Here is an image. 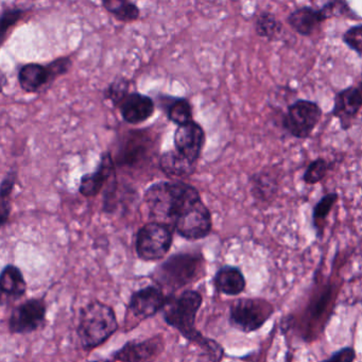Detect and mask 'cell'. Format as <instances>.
<instances>
[{
    "mask_svg": "<svg viewBox=\"0 0 362 362\" xmlns=\"http://www.w3.org/2000/svg\"><path fill=\"white\" fill-rule=\"evenodd\" d=\"M18 82L25 92L35 93L52 82V80L47 66L37 63H29L21 67Z\"/></svg>",
    "mask_w": 362,
    "mask_h": 362,
    "instance_id": "obj_21",
    "label": "cell"
},
{
    "mask_svg": "<svg viewBox=\"0 0 362 362\" xmlns=\"http://www.w3.org/2000/svg\"><path fill=\"white\" fill-rule=\"evenodd\" d=\"M356 358L355 349L353 347H344L336 351L332 357L322 362H354Z\"/></svg>",
    "mask_w": 362,
    "mask_h": 362,
    "instance_id": "obj_33",
    "label": "cell"
},
{
    "mask_svg": "<svg viewBox=\"0 0 362 362\" xmlns=\"http://www.w3.org/2000/svg\"><path fill=\"white\" fill-rule=\"evenodd\" d=\"M175 151L188 162L196 165L205 144V132L198 122H192L179 126L173 137Z\"/></svg>",
    "mask_w": 362,
    "mask_h": 362,
    "instance_id": "obj_12",
    "label": "cell"
},
{
    "mask_svg": "<svg viewBox=\"0 0 362 362\" xmlns=\"http://www.w3.org/2000/svg\"><path fill=\"white\" fill-rule=\"evenodd\" d=\"M160 167L163 173L169 177L181 179L194 173L196 165L188 162L185 158L180 156L177 151H167L162 154Z\"/></svg>",
    "mask_w": 362,
    "mask_h": 362,
    "instance_id": "obj_22",
    "label": "cell"
},
{
    "mask_svg": "<svg viewBox=\"0 0 362 362\" xmlns=\"http://www.w3.org/2000/svg\"><path fill=\"white\" fill-rule=\"evenodd\" d=\"M129 82L127 81L124 78H119V79L116 80L115 82L111 84L107 88V98L118 107L119 103L126 98L127 95L129 94Z\"/></svg>",
    "mask_w": 362,
    "mask_h": 362,
    "instance_id": "obj_30",
    "label": "cell"
},
{
    "mask_svg": "<svg viewBox=\"0 0 362 362\" xmlns=\"http://www.w3.org/2000/svg\"><path fill=\"white\" fill-rule=\"evenodd\" d=\"M151 145H148L147 137L133 132L122 145L118 156L117 164L120 166H134L148 156Z\"/></svg>",
    "mask_w": 362,
    "mask_h": 362,
    "instance_id": "obj_20",
    "label": "cell"
},
{
    "mask_svg": "<svg viewBox=\"0 0 362 362\" xmlns=\"http://www.w3.org/2000/svg\"><path fill=\"white\" fill-rule=\"evenodd\" d=\"M330 168L332 163L329 160L324 158H315L307 166L303 175V182L307 185H315L325 179Z\"/></svg>",
    "mask_w": 362,
    "mask_h": 362,
    "instance_id": "obj_27",
    "label": "cell"
},
{
    "mask_svg": "<svg viewBox=\"0 0 362 362\" xmlns=\"http://www.w3.org/2000/svg\"><path fill=\"white\" fill-rule=\"evenodd\" d=\"M171 228L180 237L189 241L201 240L211 234L213 230L211 214L201 197L190 201L182 209Z\"/></svg>",
    "mask_w": 362,
    "mask_h": 362,
    "instance_id": "obj_6",
    "label": "cell"
},
{
    "mask_svg": "<svg viewBox=\"0 0 362 362\" xmlns=\"http://www.w3.org/2000/svg\"><path fill=\"white\" fill-rule=\"evenodd\" d=\"M342 41L349 49L362 56V25H356L347 29L343 33Z\"/></svg>",
    "mask_w": 362,
    "mask_h": 362,
    "instance_id": "obj_28",
    "label": "cell"
},
{
    "mask_svg": "<svg viewBox=\"0 0 362 362\" xmlns=\"http://www.w3.org/2000/svg\"><path fill=\"white\" fill-rule=\"evenodd\" d=\"M167 99L168 101H165L167 103L165 112L170 122L177 124V127L192 122V105L187 99L173 98V97H167Z\"/></svg>",
    "mask_w": 362,
    "mask_h": 362,
    "instance_id": "obj_23",
    "label": "cell"
},
{
    "mask_svg": "<svg viewBox=\"0 0 362 362\" xmlns=\"http://www.w3.org/2000/svg\"><path fill=\"white\" fill-rule=\"evenodd\" d=\"M322 115L323 111L317 103L298 99L287 107L281 119V126L294 139H309L319 124Z\"/></svg>",
    "mask_w": 362,
    "mask_h": 362,
    "instance_id": "obj_8",
    "label": "cell"
},
{
    "mask_svg": "<svg viewBox=\"0 0 362 362\" xmlns=\"http://www.w3.org/2000/svg\"><path fill=\"white\" fill-rule=\"evenodd\" d=\"M338 200L339 194L337 192H329V194L322 197L313 207V226L315 232H317V236H322V234H323L326 218L329 216L332 207L338 202Z\"/></svg>",
    "mask_w": 362,
    "mask_h": 362,
    "instance_id": "obj_24",
    "label": "cell"
},
{
    "mask_svg": "<svg viewBox=\"0 0 362 362\" xmlns=\"http://www.w3.org/2000/svg\"><path fill=\"white\" fill-rule=\"evenodd\" d=\"M202 305L203 296L198 290L185 289L179 294H170L162 311L163 320L185 340L198 346L209 361L221 362L226 356L223 346L197 328V317Z\"/></svg>",
    "mask_w": 362,
    "mask_h": 362,
    "instance_id": "obj_1",
    "label": "cell"
},
{
    "mask_svg": "<svg viewBox=\"0 0 362 362\" xmlns=\"http://www.w3.org/2000/svg\"><path fill=\"white\" fill-rule=\"evenodd\" d=\"M119 329L113 307L99 300L81 307L76 328L78 342L84 351H92L107 343Z\"/></svg>",
    "mask_w": 362,
    "mask_h": 362,
    "instance_id": "obj_3",
    "label": "cell"
},
{
    "mask_svg": "<svg viewBox=\"0 0 362 362\" xmlns=\"http://www.w3.org/2000/svg\"><path fill=\"white\" fill-rule=\"evenodd\" d=\"M103 6L120 22H133L136 21L141 14L139 8L134 3L126 0H105Z\"/></svg>",
    "mask_w": 362,
    "mask_h": 362,
    "instance_id": "obj_25",
    "label": "cell"
},
{
    "mask_svg": "<svg viewBox=\"0 0 362 362\" xmlns=\"http://www.w3.org/2000/svg\"><path fill=\"white\" fill-rule=\"evenodd\" d=\"M198 190L179 180L162 181L148 187L145 202L153 221L171 226L177 214L190 201L199 198Z\"/></svg>",
    "mask_w": 362,
    "mask_h": 362,
    "instance_id": "obj_4",
    "label": "cell"
},
{
    "mask_svg": "<svg viewBox=\"0 0 362 362\" xmlns=\"http://www.w3.org/2000/svg\"><path fill=\"white\" fill-rule=\"evenodd\" d=\"M274 313L272 305L262 298H243L233 300L228 322L233 327L249 334L262 328Z\"/></svg>",
    "mask_w": 362,
    "mask_h": 362,
    "instance_id": "obj_7",
    "label": "cell"
},
{
    "mask_svg": "<svg viewBox=\"0 0 362 362\" xmlns=\"http://www.w3.org/2000/svg\"><path fill=\"white\" fill-rule=\"evenodd\" d=\"M206 267L199 251L177 252L156 267L149 279L167 294H177L205 277ZM188 289V288H187Z\"/></svg>",
    "mask_w": 362,
    "mask_h": 362,
    "instance_id": "obj_2",
    "label": "cell"
},
{
    "mask_svg": "<svg viewBox=\"0 0 362 362\" xmlns=\"http://www.w3.org/2000/svg\"><path fill=\"white\" fill-rule=\"evenodd\" d=\"M26 13V10L21 9V8H8L1 14V21H0V35H1V41H4V37L7 33L10 27L14 26L23 16Z\"/></svg>",
    "mask_w": 362,
    "mask_h": 362,
    "instance_id": "obj_29",
    "label": "cell"
},
{
    "mask_svg": "<svg viewBox=\"0 0 362 362\" xmlns=\"http://www.w3.org/2000/svg\"><path fill=\"white\" fill-rule=\"evenodd\" d=\"M46 66H47L50 76H52V80L54 81L56 78L65 75L69 71L71 67V60L69 58H59Z\"/></svg>",
    "mask_w": 362,
    "mask_h": 362,
    "instance_id": "obj_32",
    "label": "cell"
},
{
    "mask_svg": "<svg viewBox=\"0 0 362 362\" xmlns=\"http://www.w3.org/2000/svg\"><path fill=\"white\" fill-rule=\"evenodd\" d=\"M173 243V230L168 224L151 221L141 226L135 238V252L143 262L165 259Z\"/></svg>",
    "mask_w": 362,
    "mask_h": 362,
    "instance_id": "obj_5",
    "label": "cell"
},
{
    "mask_svg": "<svg viewBox=\"0 0 362 362\" xmlns=\"http://www.w3.org/2000/svg\"><path fill=\"white\" fill-rule=\"evenodd\" d=\"M255 31L258 37L273 41L283 31V24L271 12H262L256 18Z\"/></svg>",
    "mask_w": 362,
    "mask_h": 362,
    "instance_id": "obj_26",
    "label": "cell"
},
{
    "mask_svg": "<svg viewBox=\"0 0 362 362\" xmlns=\"http://www.w3.org/2000/svg\"><path fill=\"white\" fill-rule=\"evenodd\" d=\"M356 88H357L358 92H359V94L361 95V97H362V73H361V80H360L359 83L357 84V86H356Z\"/></svg>",
    "mask_w": 362,
    "mask_h": 362,
    "instance_id": "obj_36",
    "label": "cell"
},
{
    "mask_svg": "<svg viewBox=\"0 0 362 362\" xmlns=\"http://www.w3.org/2000/svg\"><path fill=\"white\" fill-rule=\"evenodd\" d=\"M169 298L170 294H167L156 284H151L131 294L127 313L139 325L141 322L162 313Z\"/></svg>",
    "mask_w": 362,
    "mask_h": 362,
    "instance_id": "obj_10",
    "label": "cell"
},
{
    "mask_svg": "<svg viewBox=\"0 0 362 362\" xmlns=\"http://www.w3.org/2000/svg\"><path fill=\"white\" fill-rule=\"evenodd\" d=\"M252 196L255 200L262 203H268L274 200L279 192V180L276 171L264 170L258 171L252 175L251 180Z\"/></svg>",
    "mask_w": 362,
    "mask_h": 362,
    "instance_id": "obj_19",
    "label": "cell"
},
{
    "mask_svg": "<svg viewBox=\"0 0 362 362\" xmlns=\"http://www.w3.org/2000/svg\"><path fill=\"white\" fill-rule=\"evenodd\" d=\"M122 118L130 124H139L149 119L154 113V103L149 96L141 93H130L119 103Z\"/></svg>",
    "mask_w": 362,
    "mask_h": 362,
    "instance_id": "obj_15",
    "label": "cell"
},
{
    "mask_svg": "<svg viewBox=\"0 0 362 362\" xmlns=\"http://www.w3.org/2000/svg\"><path fill=\"white\" fill-rule=\"evenodd\" d=\"M16 175L13 171L8 173L7 177L1 182V201H7L10 196H11L12 190H13L14 185H16Z\"/></svg>",
    "mask_w": 362,
    "mask_h": 362,
    "instance_id": "obj_34",
    "label": "cell"
},
{
    "mask_svg": "<svg viewBox=\"0 0 362 362\" xmlns=\"http://www.w3.org/2000/svg\"><path fill=\"white\" fill-rule=\"evenodd\" d=\"M361 107V95L356 86H351L334 95L332 114L338 119L341 129L346 131L353 126Z\"/></svg>",
    "mask_w": 362,
    "mask_h": 362,
    "instance_id": "obj_13",
    "label": "cell"
},
{
    "mask_svg": "<svg viewBox=\"0 0 362 362\" xmlns=\"http://www.w3.org/2000/svg\"><path fill=\"white\" fill-rule=\"evenodd\" d=\"M115 177V163L109 152L101 156L98 168L94 173H88L81 177L79 192L86 198L97 196L105 184Z\"/></svg>",
    "mask_w": 362,
    "mask_h": 362,
    "instance_id": "obj_14",
    "label": "cell"
},
{
    "mask_svg": "<svg viewBox=\"0 0 362 362\" xmlns=\"http://www.w3.org/2000/svg\"><path fill=\"white\" fill-rule=\"evenodd\" d=\"M321 8L325 12L328 20L332 18H338V16H349V18L356 16V14L349 8V4L345 3V1H329Z\"/></svg>",
    "mask_w": 362,
    "mask_h": 362,
    "instance_id": "obj_31",
    "label": "cell"
},
{
    "mask_svg": "<svg viewBox=\"0 0 362 362\" xmlns=\"http://www.w3.org/2000/svg\"><path fill=\"white\" fill-rule=\"evenodd\" d=\"M166 349L164 334H158L146 339L127 341L111 354L118 362H156Z\"/></svg>",
    "mask_w": 362,
    "mask_h": 362,
    "instance_id": "obj_11",
    "label": "cell"
},
{
    "mask_svg": "<svg viewBox=\"0 0 362 362\" xmlns=\"http://www.w3.org/2000/svg\"><path fill=\"white\" fill-rule=\"evenodd\" d=\"M47 303L44 298H30L12 309L8 319L11 334H30L45 327L47 323Z\"/></svg>",
    "mask_w": 362,
    "mask_h": 362,
    "instance_id": "obj_9",
    "label": "cell"
},
{
    "mask_svg": "<svg viewBox=\"0 0 362 362\" xmlns=\"http://www.w3.org/2000/svg\"><path fill=\"white\" fill-rule=\"evenodd\" d=\"M327 20L328 18L322 8L315 9L309 6H304L292 11L288 16L287 23L290 28L293 29L298 35L310 37Z\"/></svg>",
    "mask_w": 362,
    "mask_h": 362,
    "instance_id": "obj_16",
    "label": "cell"
},
{
    "mask_svg": "<svg viewBox=\"0 0 362 362\" xmlns=\"http://www.w3.org/2000/svg\"><path fill=\"white\" fill-rule=\"evenodd\" d=\"M213 286L216 291L228 296H237L243 293L247 287V281L243 271L238 267H220L213 277Z\"/></svg>",
    "mask_w": 362,
    "mask_h": 362,
    "instance_id": "obj_17",
    "label": "cell"
},
{
    "mask_svg": "<svg viewBox=\"0 0 362 362\" xmlns=\"http://www.w3.org/2000/svg\"><path fill=\"white\" fill-rule=\"evenodd\" d=\"M0 290L8 300H18L26 296L28 285L20 267L8 264L0 273Z\"/></svg>",
    "mask_w": 362,
    "mask_h": 362,
    "instance_id": "obj_18",
    "label": "cell"
},
{
    "mask_svg": "<svg viewBox=\"0 0 362 362\" xmlns=\"http://www.w3.org/2000/svg\"><path fill=\"white\" fill-rule=\"evenodd\" d=\"M88 362H118L116 360H114L113 358H103V359H95L90 360Z\"/></svg>",
    "mask_w": 362,
    "mask_h": 362,
    "instance_id": "obj_35",
    "label": "cell"
}]
</instances>
